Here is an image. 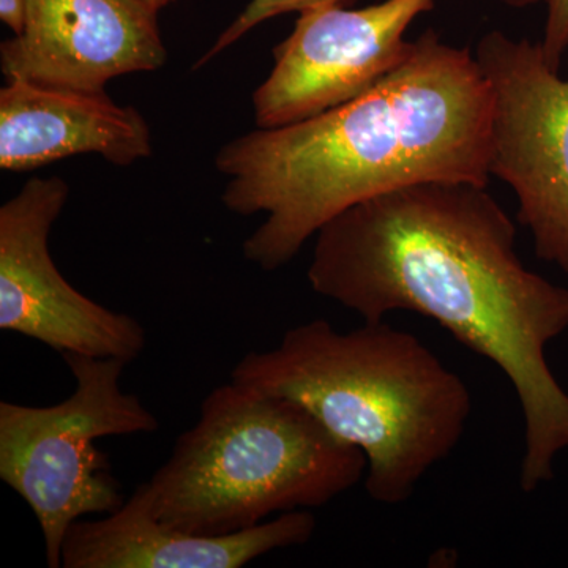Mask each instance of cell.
<instances>
[{
  "instance_id": "cell-7",
  "label": "cell",
  "mask_w": 568,
  "mask_h": 568,
  "mask_svg": "<svg viewBox=\"0 0 568 568\" xmlns=\"http://www.w3.org/2000/svg\"><path fill=\"white\" fill-rule=\"evenodd\" d=\"M69 194L58 175L33 178L0 207V328L61 354L132 364L148 342L140 321L74 290L52 261V224Z\"/></svg>"
},
{
  "instance_id": "cell-4",
  "label": "cell",
  "mask_w": 568,
  "mask_h": 568,
  "mask_svg": "<svg viewBox=\"0 0 568 568\" xmlns=\"http://www.w3.org/2000/svg\"><path fill=\"white\" fill-rule=\"evenodd\" d=\"M366 467L361 448L301 403L231 381L205 396L200 420L141 487L168 528L224 536L268 515L323 507L354 488Z\"/></svg>"
},
{
  "instance_id": "cell-16",
  "label": "cell",
  "mask_w": 568,
  "mask_h": 568,
  "mask_svg": "<svg viewBox=\"0 0 568 568\" xmlns=\"http://www.w3.org/2000/svg\"><path fill=\"white\" fill-rule=\"evenodd\" d=\"M142 2L148 3L153 10L162 11L166 9V7H170L171 3L178 2V0H142Z\"/></svg>"
},
{
  "instance_id": "cell-13",
  "label": "cell",
  "mask_w": 568,
  "mask_h": 568,
  "mask_svg": "<svg viewBox=\"0 0 568 568\" xmlns=\"http://www.w3.org/2000/svg\"><path fill=\"white\" fill-rule=\"evenodd\" d=\"M544 3L547 6V21L540 43L547 61L559 70L568 50V0H545Z\"/></svg>"
},
{
  "instance_id": "cell-12",
  "label": "cell",
  "mask_w": 568,
  "mask_h": 568,
  "mask_svg": "<svg viewBox=\"0 0 568 568\" xmlns=\"http://www.w3.org/2000/svg\"><path fill=\"white\" fill-rule=\"evenodd\" d=\"M351 2L354 0H250L245 10L220 33L211 50L194 63L193 69H201L265 21L274 20V18L286 13H302V11L317 9V7L346 6Z\"/></svg>"
},
{
  "instance_id": "cell-3",
  "label": "cell",
  "mask_w": 568,
  "mask_h": 568,
  "mask_svg": "<svg viewBox=\"0 0 568 568\" xmlns=\"http://www.w3.org/2000/svg\"><path fill=\"white\" fill-rule=\"evenodd\" d=\"M231 381L306 407L364 452L365 489L398 506L457 448L473 413L465 381L422 339L394 325L339 332L327 320L295 325L271 351L239 361Z\"/></svg>"
},
{
  "instance_id": "cell-2",
  "label": "cell",
  "mask_w": 568,
  "mask_h": 568,
  "mask_svg": "<svg viewBox=\"0 0 568 568\" xmlns=\"http://www.w3.org/2000/svg\"><path fill=\"white\" fill-rule=\"evenodd\" d=\"M491 115V89L473 52L429 29L364 95L226 142L215 156L224 207L264 215L242 246L245 260L278 271L339 213L405 186H488Z\"/></svg>"
},
{
  "instance_id": "cell-15",
  "label": "cell",
  "mask_w": 568,
  "mask_h": 568,
  "mask_svg": "<svg viewBox=\"0 0 568 568\" xmlns=\"http://www.w3.org/2000/svg\"><path fill=\"white\" fill-rule=\"evenodd\" d=\"M500 2L514 7V9H528V7L537 6V3H544L545 0H500Z\"/></svg>"
},
{
  "instance_id": "cell-1",
  "label": "cell",
  "mask_w": 568,
  "mask_h": 568,
  "mask_svg": "<svg viewBox=\"0 0 568 568\" xmlns=\"http://www.w3.org/2000/svg\"><path fill=\"white\" fill-rule=\"evenodd\" d=\"M306 276L365 323L417 313L491 361L525 418L523 491L552 480L568 448V394L547 347L568 331V290L526 267L488 186L417 183L354 205L321 227Z\"/></svg>"
},
{
  "instance_id": "cell-6",
  "label": "cell",
  "mask_w": 568,
  "mask_h": 568,
  "mask_svg": "<svg viewBox=\"0 0 568 568\" xmlns=\"http://www.w3.org/2000/svg\"><path fill=\"white\" fill-rule=\"evenodd\" d=\"M474 58L493 95L489 174L514 190L538 260L568 274V77L540 41L500 31Z\"/></svg>"
},
{
  "instance_id": "cell-5",
  "label": "cell",
  "mask_w": 568,
  "mask_h": 568,
  "mask_svg": "<svg viewBox=\"0 0 568 568\" xmlns=\"http://www.w3.org/2000/svg\"><path fill=\"white\" fill-rule=\"evenodd\" d=\"M61 355L77 381L69 398L44 407L0 403V478L39 519L50 568L62 567L73 523L110 515L126 500L97 440L160 428L141 399L122 390L121 358Z\"/></svg>"
},
{
  "instance_id": "cell-11",
  "label": "cell",
  "mask_w": 568,
  "mask_h": 568,
  "mask_svg": "<svg viewBox=\"0 0 568 568\" xmlns=\"http://www.w3.org/2000/svg\"><path fill=\"white\" fill-rule=\"evenodd\" d=\"M316 519L310 511L278 515L254 528L197 536L168 528L152 515L141 485L95 521L73 523L62 547L63 568H241L275 549L312 540Z\"/></svg>"
},
{
  "instance_id": "cell-14",
  "label": "cell",
  "mask_w": 568,
  "mask_h": 568,
  "mask_svg": "<svg viewBox=\"0 0 568 568\" xmlns=\"http://www.w3.org/2000/svg\"><path fill=\"white\" fill-rule=\"evenodd\" d=\"M0 20L14 36L21 33L26 24V0H0Z\"/></svg>"
},
{
  "instance_id": "cell-8",
  "label": "cell",
  "mask_w": 568,
  "mask_h": 568,
  "mask_svg": "<svg viewBox=\"0 0 568 568\" xmlns=\"http://www.w3.org/2000/svg\"><path fill=\"white\" fill-rule=\"evenodd\" d=\"M436 0H383L364 9L302 11L253 93L254 122L275 129L315 118L372 91L409 55L410 26Z\"/></svg>"
},
{
  "instance_id": "cell-10",
  "label": "cell",
  "mask_w": 568,
  "mask_h": 568,
  "mask_svg": "<svg viewBox=\"0 0 568 568\" xmlns=\"http://www.w3.org/2000/svg\"><path fill=\"white\" fill-rule=\"evenodd\" d=\"M126 168L152 155L151 126L106 92L7 78L0 89V170L26 173L77 155Z\"/></svg>"
},
{
  "instance_id": "cell-9",
  "label": "cell",
  "mask_w": 568,
  "mask_h": 568,
  "mask_svg": "<svg viewBox=\"0 0 568 568\" xmlns=\"http://www.w3.org/2000/svg\"><path fill=\"white\" fill-rule=\"evenodd\" d=\"M160 11L142 0H26L21 33L0 44L6 78L104 92L125 74L168 61Z\"/></svg>"
}]
</instances>
